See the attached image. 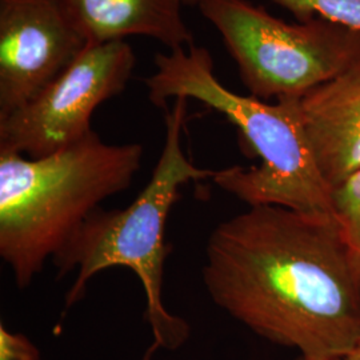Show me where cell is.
<instances>
[{"instance_id": "obj_1", "label": "cell", "mask_w": 360, "mask_h": 360, "mask_svg": "<svg viewBox=\"0 0 360 360\" xmlns=\"http://www.w3.org/2000/svg\"><path fill=\"white\" fill-rule=\"evenodd\" d=\"M212 302L306 360H334L360 339V275L333 215L250 207L206 245Z\"/></svg>"}, {"instance_id": "obj_10", "label": "cell", "mask_w": 360, "mask_h": 360, "mask_svg": "<svg viewBox=\"0 0 360 360\" xmlns=\"http://www.w3.org/2000/svg\"><path fill=\"white\" fill-rule=\"evenodd\" d=\"M334 217L360 275V169L333 188Z\"/></svg>"}, {"instance_id": "obj_3", "label": "cell", "mask_w": 360, "mask_h": 360, "mask_svg": "<svg viewBox=\"0 0 360 360\" xmlns=\"http://www.w3.org/2000/svg\"><path fill=\"white\" fill-rule=\"evenodd\" d=\"M143 154L142 144H108L95 131L38 159L0 150V257L19 288L102 202L129 188Z\"/></svg>"}, {"instance_id": "obj_14", "label": "cell", "mask_w": 360, "mask_h": 360, "mask_svg": "<svg viewBox=\"0 0 360 360\" xmlns=\"http://www.w3.org/2000/svg\"><path fill=\"white\" fill-rule=\"evenodd\" d=\"M158 348H160L159 347V346H158V345H156V343H153V345H151V346H150V348H148V349H147V351H146V354H144V355H143V358H142V360H153L154 359V355H155V352H156V351H158Z\"/></svg>"}, {"instance_id": "obj_4", "label": "cell", "mask_w": 360, "mask_h": 360, "mask_svg": "<svg viewBox=\"0 0 360 360\" xmlns=\"http://www.w3.org/2000/svg\"><path fill=\"white\" fill-rule=\"evenodd\" d=\"M186 98H176L166 111V141L151 179L123 210L96 208L65 245L52 257L58 278L75 271L77 276L65 295L72 307L86 292L91 279L112 267H126L142 283L146 296L144 318L159 347L175 349L188 338L190 327L172 315L163 303V274L167 259L166 223L179 198L180 188L191 180L212 178L214 171L196 167L181 147V131L187 114Z\"/></svg>"}, {"instance_id": "obj_13", "label": "cell", "mask_w": 360, "mask_h": 360, "mask_svg": "<svg viewBox=\"0 0 360 360\" xmlns=\"http://www.w3.org/2000/svg\"><path fill=\"white\" fill-rule=\"evenodd\" d=\"M296 360L306 359H303V358L300 356L299 359ZM334 360H360V339L356 342V345L348 351L347 354H345V355H342V356H339V358H336V359Z\"/></svg>"}, {"instance_id": "obj_15", "label": "cell", "mask_w": 360, "mask_h": 360, "mask_svg": "<svg viewBox=\"0 0 360 360\" xmlns=\"http://www.w3.org/2000/svg\"><path fill=\"white\" fill-rule=\"evenodd\" d=\"M200 1H202V0H184V3H186V4H191V6H193V4H196V6H198Z\"/></svg>"}, {"instance_id": "obj_7", "label": "cell", "mask_w": 360, "mask_h": 360, "mask_svg": "<svg viewBox=\"0 0 360 360\" xmlns=\"http://www.w3.org/2000/svg\"><path fill=\"white\" fill-rule=\"evenodd\" d=\"M87 44L53 0H0V119L49 86Z\"/></svg>"}, {"instance_id": "obj_5", "label": "cell", "mask_w": 360, "mask_h": 360, "mask_svg": "<svg viewBox=\"0 0 360 360\" xmlns=\"http://www.w3.org/2000/svg\"><path fill=\"white\" fill-rule=\"evenodd\" d=\"M251 96L300 99L360 62V30L324 18L287 23L247 0H202Z\"/></svg>"}, {"instance_id": "obj_9", "label": "cell", "mask_w": 360, "mask_h": 360, "mask_svg": "<svg viewBox=\"0 0 360 360\" xmlns=\"http://www.w3.org/2000/svg\"><path fill=\"white\" fill-rule=\"evenodd\" d=\"M89 44L147 37L169 51L193 44L184 0H53Z\"/></svg>"}, {"instance_id": "obj_6", "label": "cell", "mask_w": 360, "mask_h": 360, "mask_svg": "<svg viewBox=\"0 0 360 360\" xmlns=\"http://www.w3.org/2000/svg\"><path fill=\"white\" fill-rule=\"evenodd\" d=\"M136 65L124 40L87 44L49 86L0 119V150L38 159L87 136L95 110L126 89Z\"/></svg>"}, {"instance_id": "obj_8", "label": "cell", "mask_w": 360, "mask_h": 360, "mask_svg": "<svg viewBox=\"0 0 360 360\" xmlns=\"http://www.w3.org/2000/svg\"><path fill=\"white\" fill-rule=\"evenodd\" d=\"M297 105L315 160L335 188L360 169V62Z\"/></svg>"}, {"instance_id": "obj_11", "label": "cell", "mask_w": 360, "mask_h": 360, "mask_svg": "<svg viewBox=\"0 0 360 360\" xmlns=\"http://www.w3.org/2000/svg\"><path fill=\"white\" fill-rule=\"evenodd\" d=\"M292 13L297 22L324 18L360 30V0H272Z\"/></svg>"}, {"instance_id": "obj_12", "label": "cell", "mask_w": 360, "mask_h": 360, "mask_svg": "<svg viewBox=\"0 0 360 360\" xmlns=\"http://www.w3.org/2000/svg\"><path fill=\"white\" fill-rule=\"evenodd\" d=\"M0 360H40V354L26 335L11 333L0 324Z\"/></svg>"}, {"instance_id": "obj_2", "label": "cell", "mask_w": 360, "mask_h": 360, "mask_svg": "<svg viewBox=\"0 0 360 360\" xmlns=\"http://www.w3.org/2000/svg\"><path fill=\"white\" fill-rule=\"evenodd\" d=\"M146 79L150 101L165 107L171 98L195 99L226 116L240 131L259 166L223 168L212 179L250 207L279 206L334 217L333 188L324 179L299 112V99L267 103L226 89L214 72L208 50L191 44L155 56Z\"/></svg>"}]
</instances>
